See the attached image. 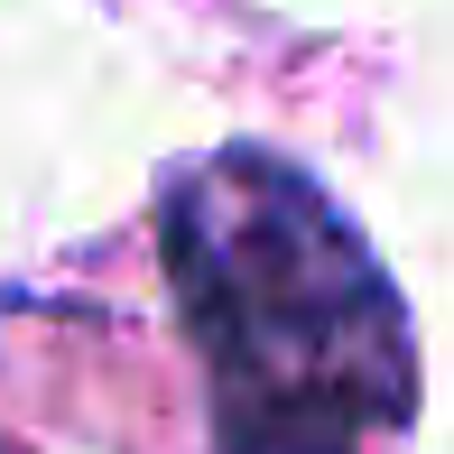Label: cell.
I'll return each mask as SVG.
<instances>
[{"label": "cell", "instance_id": "obj_1", "mask_svg": "<svg viewBox=\"0 0 454 454\" xmlns=\"http://www.w3.org/2000/svg\"><path fill=\"white\" fill-rule=\"evenodd\" d=\"M158 260L204 362L214 454H362L418 418L408 297L297 158L260 139L176 158Z\"/></svg>", "mask_w": 454, "mask_h": 454}]
</instances>
